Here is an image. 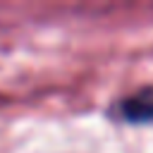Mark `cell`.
<instances>
[{"mask_svg":"<svg viewBox=\"0 0 153 153\" xmlns=\"http://www.w3.org/2000/svg\"><path fill=\"white\" fill-rule=\"evenodd\" d=\"M117 115L134 124L153 122V86H146V88L122 98L117 105Z\"/></svg>","mask_w":153,"mask_h":153,"instance_id":"1","label":"cell"}]
</instances>
